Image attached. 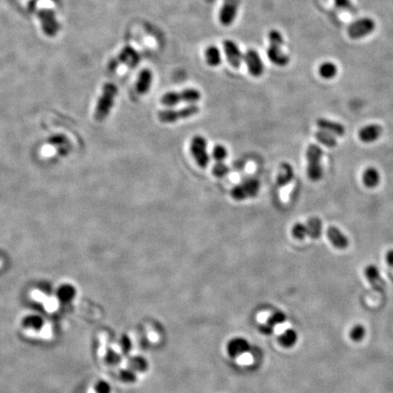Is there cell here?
<instances>
[{"instance_id": "6da1fadb", "label": "cell", "mask_w": 393, "mask_h": 393, "mask_svg": "<svg viewBox=\"0 0 393 393\" xmlns=\"http://www.w3.org/2000/svg\"><path fill=\"white\" fill-rule=\"evenodd\" d=\"M269 47L267 49L268 59L274 65L279 67H285L290 63V57L281 49L284 45V40L280 31L272 29L269 33Z\"/></svg>"}, {"instance_id": "7a4b0ae2", "label": "cell", "mask_w": 393, "mask_h": 393, "mask_svg": "<svg viewBox=\"0 0 393 393\" xmlns=\"http://www.w3.org/2000/svg\"><path fill=\"white\" fill-rule=\"evenodd\" d=\"M118 94V87L113 83H107L104 85L102 93L98 100L94 118L99 122L106 120L111 112L115 103V98Z\"/></svg>"}, {"instance_id": "3957f363", "label": "cell", "mask_w": 393, "mask_h": 393, "mask_svg": "<svg viewBox=\"0 0 393 393\" xmlns=\"http://www.w3.org/2000/svg\"><path fill=\"white\" fill-rule=\"evenodd\" d=\"M201 99L200 90L196 88H185L180 91H170L164 94L160 102L162 105L167 107L177 106L180 103H194L198 102Z\"/></svg>"}, {"instance_id": "277c9868", "label": "cell", "mask_w": 393, "mask_h": 393, "mask_svg": "<svg viewBox=\"0 0 393 393\" xmlns=\"http://www.w3.org/2000/svg\"><path fill=\"white\" fill-rule=\"evenodd\" d=\"M200 112L197 105H188L180 109H166L158 113V119L162 123H174L179 120H187Z\"/></svg>"}, {"instance_id": "5b68a950", "label": "cell", "mask_w": 393, "mask_h": 393, "mask_svg": "<svg viewBox=\"0 0 393 393\" xmlns=\"http://www.w3.org/2000/svg\"><path fill=\"white\" fill-rule=\"evenodd\" d=\"M260 188V180L256 178H248L231 189V198L237 201L254 198L259 193Z\"/></svg>"}, {"instance_id": "8992f818", "label": "cell", "mask_w": 393, "mask_h": 393, "mask_svg": "<svg viewBox=\"0 0 393 393\" xmlns=\"http://www.w3.org/2000/svg\"><path fill=\"white\" fill-rule=\"evenodd\" d=\"M322 156V150L320 147L315 144L310 145L307 150L308 159V175L311 180L317 181L322 176V169L320 165V159Z\"/></svg>"}, {"instance_id": "52a82bcc", "label": "cell", "mask_w": 393, "mask_h": 393, "mask_svg": "<svg viewBox=\"0 0 393 393\" xmlns=\"http://www.w3.org/2000/svg\"><path fill=\"white\" fill-rule=\"evenodd\" d=\"M292 236L297 240H303L306 237L317 239L321 232V221L319 219H311L307 224H296L292 228Z\"/></svg>"}, {"instance_id": "ba28073f", "label": "cell", "mask_w": 393, "mask_h": 393, "mask_svg": "<svg viewBox=\"0 0 393 393\" xmlns=\"http://www.w3.org/2000/svg\"><path fill=\"white\" fill-rule=\"evenodd\" d=\"M375 22L370 18H363L354 21L348 27V35L352 40H360L372 33L375 29Z\"/></svg>"}, {"instance_id": "9c48e42d", "label": "cell", "mask_w": 393, "mask_h": 393, "mask_svg": "<svg viewBox=\"0 0 393 393\" xmlns=\"http://www.w3.org/2000/svg\"><path fill=\"white\" fill-rule=\"evenodd\" d=\"M207 140L202 136H195L190 144V151L193 156L194 160L201 168H205L209 162V157L207 154Z\"/></svg>"}, {"instance_id": "30bf717a", "label": "cell", "mask_w": 393, "mask_h": 393, "mask_svg": "<svg viewBox=\"0 0 393 393\" xmlns=\"http://www.w3.org/2000/svg\"><path fill=\"white\" fill-rule=\"evenodd\" d=\"M241 0H224L220 11V21L221 25L228 27L233 24L239 11Z\"/></svg>"}, {"instance_id": "8fae6325", "label": "cell", "mask_w": 393, "mask_h": 393, "mask_svg": "<svg viewBox=\"0 0 393 393\" xmlns=\"http://www.w3.org/2000/svg\"><path fill=\"white\" fill-rule=\"evenodd\" d=\"M243 60L246 62L247 67L249 74L254 78H260L264 73V64L261 60L260 54L253 48L247 50L243 56Z\"/></svg>"}, {"instance_id": "7c38bea8", "label": "cell", "mask_w": 393, "mask_h": 393, "mask_svg": "<svg viewBox=\"0 0 393 393\" xmlns=\"http://www.w3.org/2000/svg\"><path fill=\"white\" fill-rule=\"evenodd\" d=\"M223 48L226 55L227 60L234 68H239L241 66L243 55L240 47L232 40H225L223 42Z\"/></svg>"}, {"instance_id": "4fadbf2b", "label": "cell", "mask_w": 393, "mask_h": 393, "mask_svg": "<svg viewBox=\"0 0 393 393\" xmlns=\"http://www.w3.org/2000/svg\"><path fill=\"white\" fill-rule=\"evenodd\" d=\"M40 21L43 31L48 36H54L59 30V23L56 20V16L52 9H43L40 12Z\"/></svg>"}, {"instance_id": "5bb4252c", "label": "cell", "mask_w": 393, "mask_h": 393, "mask_svg": "<svg viewBox=\"0 0 393 393\" xmlns=\"http://www.w3.org/2000/svg\"><path fill=\"white\" fill-rule=\"evenodd\" d=\"M294 182V172L292 167L288 164L283 163L280 165L278 176H277V184L282 188L287 187H292Z\"/></svg>"}, {"instance_id": "9a60e30c", "label": "cell", "mask_w": 393, "mask_h": 393, "mask_svg": "<svg viewBox=\"0 0 393 393\" xmlns=\"http://www.w3.org/2000/svg\"><path fill=\"white\" fill-rule=\"evenodd\" d=\"M152 80H153L152 72L147 68L142 69L140 71V75L138 77L137 83H136L137 92L140 95L147 94L149 91L150 87H151Z\"/></svg>"}, {"instance_id": "2e32d148", "label": "cell", "mask_w": 393, "mask_h": 393, "mask_svg": "<svg viewBox=\"0 0 393 393\" xmlns=\"http://www.w3.org/2000/svg\"><path fill=\"white\" fill-rule=\"evenodd\" d=\"M327 237L330 241L333 244L334 247L340 249L346 248L349 245V241L346 236L340 231L339 228L335 227H330L327 230Z\"/></svg>"}, {"instance_id": "e0dca14e", "label": "cell", "mask_w": 393, "mask_h": 393, "mask_svg": "<svg viewBox=\"0 0 393 393\" xmlns=\"http://www.w3.org/2000/svg\"><path fill=\"white\" fill-rule=\"evenodd\" d=\"M381 131L382 129L379 125H369L360 129L359 137L362 142L370 143L377 140L380 137Z\"/></svg>"}, {"instance_id": "ac0fdd59", "label": "cell", "mask_w": 393, "mask_h": 393, "mask_svg": "<svg viewBox=\"0 0 393 393\" xmlns=\"http://www.w3.org/2000/svg\"><path fill=\"white\" fill-rule=\"evenodd\" d=\"M317 126L320 127L321 130L335 134L337 136H343L345 134V127L340 123L334 122L331 120L320 119L317 120Z\"/></svg>"}, {"instance_id": "d6986e66", "label": "cell", "mask_w": 393, "mask_h": 393, "mask_svg": "<svg viewBox=\"0 0 393 393\" xmlns=\"http://www.w3.org/2000/svg\"><path fill=\"white\" fill-rule=\"evenodd\" d=\"M365 275L368 280L370 281L371 285L373 287L375 290H381L384 287V283L383 280L380 277V271L378 270V269L373 265H370L366 268L365 269Z\"/></svg>"}, {"instance_id": "ffe728a7", "label": "cell", "mask_w": 393, "mask_h": 393, "mask_svg": "<svg viewBox=\"0 0 393 393\" xmlns=\"http://www.w3.org/2000/svg\"><path fill=\"white\" fill-rule=\"evenodd\" d=\"M120 60L129 67H135L140 62V55L132 47H124L120 52Z\"/></svg>"}, {"instance_id": "44dd1931", "label": "cell", "mask_w": 393, "mask_h": 393, "mask_svg": "<svg viewBox=\"0 0 393 393\" xmlns=\"http://www.w3.org/2000/svg\"><path fill=\"white\" fill-rule=\"evenodd\" d=\"M207 63L210 67H218L221 64V54L220 48L216 46H210L207 47L205 51Z\"/></svg>"}, {"instance_id": "7402d4cb", "label": "cell", "mask_w": 393, "mask_h": 393, "mask_svg": "<svg viewBox=\"0 0 393 393\" xmlns=\"http://www.w3.org/2000/svg\"><path fill=\"white\" fill-rule=\"evenodd\" d=\"M77 294V290L72 285L70 284H63L58 289L57 296L59 300L63 302H70L74 300Z\"/></svg>"}, {"instance_id": "603a6c76", "label": "cell", "mask_w": 393, "mask_h": 393, "mask_svg": "<svg viewBox=\"0 0 393 393\" xmlns=\"http://www.w3.org/2000/svg\"><path fill=\"white\" fill-rule=\"evenodd\" d=\"M362 180L367 187H376L380 181V175L375 168L370 167L364 171Z\"/></svg>"}, {"instance_id": "cb8c5ba5", "label": "cell", "mask_w": 393, "mask_h": 393, "mask_svg": "<svg viewBox=\"0 0 393 393\" xmlns=\"http://www.w3.org/2000/svg\"><path fill=\"white\" fill-rule=\"evenodd\" d=\"M337 73H338V68L332 62H324L319 67V74H320V77L323 79H326V80L333 79Z\"/></svg>"}, {"instance_id": "d4e9b609", "label": "cell", "mask_w": 393, "mask_h": 393, "mask_svg": "<svg viewBox=\"0 0 393 393\" xmlns=\"http://www.w3.org/2000/svg\"><path fill=\"white\" fill-rule=\"evenodd\" d=\"M316 139L320 141L321 144L325 145L326 147H333L337 145V141L333 137L324 130H320L315 134Z\"/></svg>"}, {"instance_id": "484cf974", "label": "cell", "mask_w": 393, "mask_h": 393, "mask_svg": "<svg viewBox=\"0 0 393 393\" xmlns=\"http://www.w3.org/2000/svg\"><path fill=\"white\" fill-rule=\"evenodd\" d=\"M297 340H298L297 333L292 330H287L280 337V342L285 347L293 346Z\"/></svg>"}, {"instance_id": "4316f807", "label": "cell", "mask_w": 393, "mask_h": 393, "mask_svg": "<svg viewBox=\"0 0 393 393\" xmlns=\"http://www.w3.org/2000/svg\"><path fill=\"white\" fill-rule=\"evenodd\" d=\"M228 172H229V167L227 166L226 164L224 163V161L217 162L212 168V173L214 176L219 179H222V178L226 177Z\"/></svg>"}, {"instance_id": "83f0119b", "label": "cell", "mask_w": 393, "mask_h": 393, "mask_svg": "<svg viewBox=\"0 0 393 393\" xmlns=\"http://www.w3.org/2000/svg\"><path fill=\"white\" fill-rule=\"evenodd\" d=\"M366 330L365 327L362 326L361 324H357L352 329L350 332V337L354 341H360L365 337Z\"/></svg>"}, {"instance_id": "f1b7e54d", "label": "cell", "mask_w": 393, "mask_h": 393, "mask_svg": "<svg viewBox=\"0 0 393 393\" xmlns=\"http://www.w3.org/2000/svg\"><path fill=\"white\" fill-rule=\"evenodd\" d=\"M212 156L217 162H223L228 157V150L222 145H216L213 148Z\"/></svg>"}, {"instance_id": "f546056e", "label": "cell", "mask_w": 393, "mask_h": 393, "mask_svg": "<svg viewBox=\"0 0 393 393\" xmlns=\"http://www.w3.org/2000/svg\"><path fill=\"white\" fill-rule=\"evenodd\" d=\"M253 357L251 354L244 353L238 358L237 361L240 365H250L253 362Z\"/></svg>"}, {"instance_id": "4dcf8cb0", "label": "cell", "mask_w": 393, "mask_h": 393, "mask_svg": "<svg viewBox=\"0 0 393 393\" xmlns=\"http://www.w3.org/2000/svg\"><path fill=\"white\" fill-rule=\"evenodd\" d=\"M335 6L339 9H350L352 3L351 0H335Z\"/></svg>"}, {"instance_id": "1f68e13d", "label": "cell", "mask_w": 393, "mask_h": 393, "mask_svg": "<svg viewBox=\"0 0 393 393\" xmlns=\"http://www.w3.org/2000/svg\"><path fill=\"white\" fill-rule=\"evenodd\" d=\"M285 320H286V317H285V315L283 313H279L275 314L273 317L270 319V321H271V323H273V324H281V323H283V322H285Z\"/></svg>"}, {"instance_id": "d6a6232c", "label": "cell", "mask_w": 393, "mask_h": 393, "mask_svg": "<svg viewBox=\"0 0 393 393\" xmlns=\"http://www.w3.org/2000/svg\"><path fill=\"white\" fill-rule=\"evenodd\" d=\"M245 347V342L244 341H240V340H238V341H234L233 343L231 344V350L230 351H232L233 352V353H237V352H239L240 350H242L243 348Z\"/></svg>"}, {"instance_id": "836d02e7", "label": "cell", "mask_w": 393, "mask_h": 393, "mask_svg": "<svg viewBox=\"0 0 393 393\" xmlns=\"http://www.w3.org/2000/svg\"><path fill=\"white\" fill-rule=\"evenodd\" d=\"M386 259L388 264L393 269V250H390V251L388 252Z\"/></svg>"}, {"instance_id": "e575fe53", "label": "cell", "mask_w": 393, "mask_h": 393, "mask_svg": "<svg viewBox=\"0 0 393 393\" xmlns=\"http://www.w3.org/2000/svg\"><path fill=\"white\" fill-rule=\"evenodd\" d=\"M148 339L151 340V341H157V340H159V337H158V335L155 333V332H149L148 333Z\"/></svg>"}, {"instance_id": "d590c367", "label": "cell", "mask_w": 393, "mask_h": 393, "mask_svg": "<svg viewBox=\"0 0 393 393\" xmlns=\"http://www.w3.org/2000/svg\"><path fill=\"white\" fill-rule=\"evenodd\" d=\"M268 316L267 314L265 313H261L258 316V320L260 322H264V321H266V317Z\"/></svg>"}]
</instances>
